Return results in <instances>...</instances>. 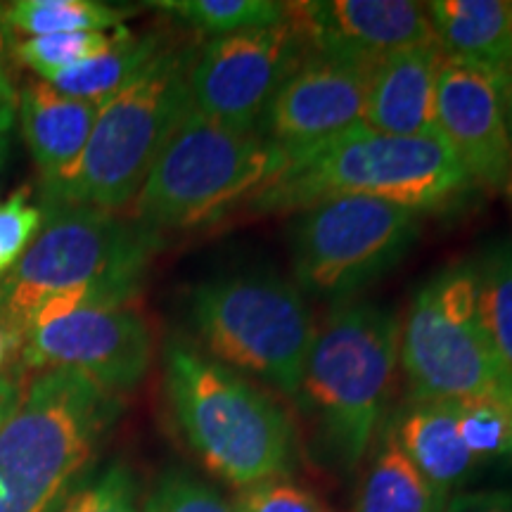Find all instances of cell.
<instances>
[{
  "label": "cell",
  "mask_w": 512,
  "mask_h": 512,
  "mask_svg": "<svg viewBox=\"0 0 512 512\" xmlns=\"http://www.w3.org/2000/svg\"><path fill=\"white\" fill-rule=\"evenodd\" d=\"M128 36H131V29L119 27L114 31H74V34L24 38V41H15L12 60L22 67L34 69L46 81L64 69H72L76 64L110 53Z\"/></svg>",
  "instance_id": "obj_25"
},
{
  "label": "cell",
  "mask_w": 512,
  "mask_h": 512,
  "mask_svg": "<svg viewBox=\"0 0 512 512\" xmlns=\"http://www.w3.org/2000/svg\"><path fill=\"white\" fill-rule=\"evenodd\" d=\"M434 128L477 188H512V147L505 131L501 86L489 74L444 57L434 98Z\"/></svg>",
  "instance_id": "obj_15"
},
{
  "label": "cell",
  "mask_w": 512,
  "mask_h": 512,
  "mask_svg": "<svg viewBox=\"0 0 512 512\" xmlns=\"http://www.w3.org/2000/svg\"><path fill=\"white\" fill-rule=\"evenodd\" d=\"M290 157L259 131H233L190 110L159 152L128 207L150 233L214 226L247 204L285 169Z\"/></svg>",
  "instance_id": "obj_6"
},
{
  "label": "cell",
  "mask_w": 512,
  "mask_h": 512,
  "mask_svg": "<svg viewBox=\"0 0 512 512\" xmlns=\"http://www.w3.org/2000/svg\"><path fill=\"white\" fill-rule=\"evenodd\" d=\"M17 121V100L0 95V166L8 159L10 150V133Z\"/></svg>",
  "instance_id": "obj_35"
},
{
  "label": "cell",
  "mask_w": 512,
  "mask_h": 512,
  "mask_svg": "<svg viewBox=\"0 0 512 512\" xmlns=\"http://www.w3.org/2000/svg\"><path fill=\"white\" fill-rule=\"evenodd\" d=\"M164 392L185 444L226 484L245 489L297 467L299 439L285 408L181 337L164 347Z\"/></svg>",
  "instance_id": "obj_2"
},
{
  "label": "cell",
  "mask_w": 512,
  "mask_h": 512,
  "mask_svg": "<svg viewBox=\"0 0 512 512\" xmlns=\"http://www.w3.org/2000/svg\"><path fill=\"white\" fill-rule=\"evenodd\" d=\"M389 422L401 451L441 496L451 498L475 475L479 463L460 439L456 401H411Z\"/></svg>",
  "instance_id": "obj_19"
},
{
  "label": "cell",
  "mask_w": 512,
  "mask_h": 512,
  "mask_svg": "<svg viewBox=\"0 0 512 512\" xmlns=\"http://www.w3.org/2000/svg\"><path fill=\"white\" fill-rule=\"evenodd\" d=\"M43 209L31 204V188L15 190L0 207V280L8 275L43 228Z\"/></svg>",
  "instance_id": "obj_29"
},
{
  "label": "cell",
  "mask_w": 512,
  "mask_h": 512,
  "mask_svg": "<svg viewBox=\"0 0 512 512\" xmlns=\"http://www.w3.org/2000/svg\"><path fill=\"white\" fill-rule=\"evenodd\" d=\"M235 512H330L320 498L290 477L266 479L238 489Z\"/></svg>",
  "instance_id": "obj_30"
},
{
  "label": "cell",
  "mask_w": 512,
  "mask_h": 512,
  "mask_svg": "<svg viewBox=\"0 0 512 512\" xmlns=\"http://www.w3.org/2000/svg\"><path fill=\"white\" fill-rule=\"evenodd\" d=\"M475 188L439 133L389 136L361 124L292 157L247 209L299 214L332 197H373L425 214L465 200Z\"/></svg>",
  "instance_id": "obj_1"
},
{
  "label": "cell",
  "mask_w": 512,
  "mask_h": 512,
  "mask_svg": "<svg viewBox=\"0 0 512 512\" xmlns=\"http://www.w3.org/2000/svg\"><path fill=\"white\" fill-rule=\"evenodd\" d=\"M53 512H143L138 479L121 460L95 470L91 467Z\"/></svg>",
  "instance_id": "obj_27"
},
{
  "label": "cell",
  "mask_w": 512,
  "mask_h": 512,
  "mask_svg": "<svg viewBox=\"0 0 512 512\" xmlns=\"http://www.w3.org/2000/svg\"><path fill=\"white\" fill-rule=\"evenodd\" d=\"M399 375V318L377 304H339L316 328L297 403L318 451L354 472L384 422Z\"/></svg>",
  "instance_id": "obj_3"
},
{
  "label": "cell",
  "mask_w": 512,
  "mask_h": 512,
  "mask_svg": "<svg viewBox=\"0 0 512 512\" xmlns=\"http://www.w3.org/2000/svg\"><path fill=\"white\" fill-rule=\"evenodd\" d=\"M124 399L69 370L29 377L0 425V512H53L93 467Z\"/></svg>",
  "instance_id": "obj_4"
},
{
  "label": "cell",
  "mask_w": 512,
  "mask_h": 512,
  "mask_svg": "<svg viewBox=\"0 0 512 512\" xmlns=\"http://www.w3.org/2000/svg\"><path fill=\"white\" fill-rule=\"evenodd\" d=\"M505 460H508V467L512 470V437H510V446H508V453H505Z\"/></svg>",
  "instance_id": "obj_37"
},
{
  "label": "cell",
  "mask_w": 512,
  "mask_h": 512,
  "mask_svg": "<svg viewBox=\"0 0 512 512\" xmlns=\"http://www.w3.org/2000/svg\"><path fill=\"white\" fill-rule=\"evenodd\" d=\"M399 366L411 401L512 396V373L479 318L472 261L434 273L413 294L399 320Z\"/></svg>",
  "instance_id": "obj_9"
},
{
  "label": "cell",
  "mask_w": 512,
  "mask_h": 512,
  "mask_svg": "<svg viewBox=\"0 0 512 512\" xmlns=\"http://www.w3.org/2000/svg\"><path fill=\"white\" fill-rule=\"evenodd\" d=\"M204 354L297 399L316 325L302 290L275 273L221 275L188 294Z\"/></svg>",
  "instance_id": "obj_8"
},
{
  "label": "cell",
  "mask_w": 512,
  "mask_h": 512,
  "mask_svg": "<svg viewBox=\"0 0 512 512\" xmlns=\"http://www.w3.org/2000/svg\"><path fill=\"white\" fill-rule=\"evenodd\" d=\"M444 512H512V491H463L448 498Z\"/></svg>",
  "instance_id": "obj_31"
},
{
  "label": "cell",
  "mask_w": 512,
  "mask_h": 512,
  "mask_svg": "<svg viewBox=\"0 0 512 512\" xmlns=\"http://www.w3.org/2000/svg\"><path fill=\"white\" fill-rule=\"evenodd\" d=\"M100 105L57 93L48 81L29 79L17 88L19 131L41 181L62 176L81 157Z\"/></svg>",
  "instance_id": "obj_17"
},
{
  "label": "cell",
  "mask_w": 512,
  "mask_h": 512,
  "mask_svg": "<svg viewBox=\"0 0 512 512\" xmlns=\"http://www.w3.org/2000/svg\"><path fill=\"white\" fill-rule=\"evenodd\" d=\"M508 197H510V202H512V188L508 190Z\"/></svg>",
  "instance_id": "obj_38"
},
{
  "label": "cell",
  "mask_w": 512,
  "mask_h": 512,
  "mask_svg": "<svg viewBox=\"0 0 512 512\" xmlns=\"http://www.w3.org/2000/svg\"><path fill=\"white\" fill-rule=\"evenodd\" d=\"M420 228V211L373 197L313 204L292 226L294 285L323 302H347L399 264Z\"/></svg>",
  "instance_id": "obj_10"
},
{
  "label": "cell",
  "mask_w": 512,
  "mask_h": 512,
  "mask_svg": "<svg viewBox=\"0 0 512 512\" xmlns=\"http://www.w3.org/2000/svg\"><path fill=\"white\" fill-rule=\"evenodd\" d=\"M152 8L209 38L275 27L287 19V3L275 0H159Z\"/></svg>",
  "instance_id": "obj_23"
},
{
  "label": "cell",
  "mask_w": 512,
  "mask_h": 512,
  "mask_svg": "<svg viewBox=\"0 0 512 512\" xmlns=\"http://www.w3.org/2000/svg\"><path fill=\"white\" fill-rule=\"evenodd\" d=\"M370 69L306 53L268 102L256 131L297 157L366 121Z\"/></svg>",
  "instance_id": "obj_13"
},
{
  "label": "cell",
  "mask_w": 512,
  "mask_h": 512,
  "mask_svg": "<svg viewBox=\"0 0 512 512\" xmlns=\"http://www.w3.org/2000/svg\"><path fill=\"white\" fill-rule=\"evenodd\" d=\"M169 46L171 43H166L155 31L143 36L131 34L110 53L76 64L72 69H64L46 81L57 93L102 105L128 86L140 72H145Z\"/></svg>",
  "instance_id": "obj_21"
},
{
  "label": "cell",
  "mask_w": 512,
  "mask_h": 512,
  "mask_svg": "<svg viewBox=\"0 0 512 512\" xmlns=\"http://www.w3.org/2000/svg\"><path fill=\"white\" fill-rule=\"evenodd\" d=\"M12 48H15V34H12L8 22H5V5L0 3V95L17 100V86L10 72Z\"/></svg>",
  "instance_id": "obj_32"
},
{
  "label": "cell",
  "mask_w": 512,
  "mask_h": 512,
  "mask_svg": "<svg viewBox=\"0 0 512 512\" xmlns=\"http://www.w3.org/2000/svg\"><path fill=\"white\" fill-rule=\"evenodd\" d=\"M501 100H503L505 131H508V140H510V147H512V81H508L501 88Z\"/></svg>",
  "instance_id": "obj_36"
},
{
  "label": "cell",
  "mask_w": 512,
  "mask_h": 512,
  "mask_svg": "<svg viewBox=\"0 0 512 512\" xmlns=\"http://www.w3.org/2000/svg\"><path fill=\"white\" fill-rule=\"evenodd\" d=\"M479 318L512 373V242L496 240L484 249L475 264Z\"/></svg>",
  "instance_id": "obj_24"
},
{
  "label": "cell",
  "mask_w": 512,
  "mask_h": 512,
  "mask_svg": "<svg viewBox=\"0 0 512 512\" xmlns=\"http://www.w3.org/2000/svg\"><path fill=\"white\" fill-rule=\"evenodd\" d=\"M458 432L477 463L505 458L512 437V396L486 394L456 401Z\"/></svg>",
  "instance_id": "obj_26"
},
{
  "label": "cell",
  "mask_w": 512,
  "mask_h": 512,
  "mask_svg": "<svg viewBox=\"0 0 512 512\" xmlns=\"http://www.w3.org/2000/svg\"><path fill=\"white\" fill-rule=\"evenodd\" d=\"M287 19L309 53L373 69L384 57L434 38L427 5L415 0H302Z\"/></svg>",
  "instance_id": "obj_14"
},
{
  "label": "cell",
  "mask_w": 512,
  "mask_h": 512,
  "mask_svg": "<svg viewBox=\"0 0 512 512\" xmlns=\"http://www.w3.org/2000/svg\"><path fill=\"white\" fill-rule=\"evenodd\" d=\"M143 512H235L219 489L183 470H169L157 479L143 503Z\"/></svg>",
  "instance_id": "obj_28"
},
{
  "label": "cell",
  "mask_w": 512,
  "mask_h": 512,
  "mask_svg": "<svg viewBox=\"0 0 512 512\" xmlns=\"http://www.w3.org/2000/svg\"><path fill=\"white\" fill-rule=\"evenodd\" d=\"M368 453L354 512H444L448 498L401 451L389 418H384Z\"/></svg>",
  "instance_id": "obj_20"
},
{
  "label": "cell",
  "mask_w": 512,
  "mask_h": 512,
  "mask_svg": "<svg viewBox=\"0 0 512 512\" xmlns=\"http://www.w3.org/2000/svg\"><path fill=\"white\" fill-rule=\"evenodd\" d=\"M24 337L17 335L10 325L0 320V375L19 368V356H22Z\"/></svg>",
  "instance_id": "obj_34"
},
{
  "label": "cell",
  "mask_w": 512,
  "mask_h": 512,
  "mask_svg": "<svg viewBox=\"0 0 512 512\" xmlns=\"http://www.w3.org/2000/svg\"><path fill=\"white\" fill-rule=\"evenodd\" d=\"M306 53L290 19L275 27L209 38L190 62L192 110L233 131H256L268 102Z\"/></svg>",
  "instance_id": "obj_11"
},
{
  "label": "cell",
  "mask_w": 512,
  "mask_h": 512,
  "mask_svg": "<svg viewBox=\"0 0 512 512\" xmlns=\"http://www.w3.org/2000/svg\"><path fill=\"white\" fill-rule=\"evenodd\" d=\"M155 339L140 311L128 306L83 309L29 332L19 368L24 373L69 370L107 392L138 387L152 366Z\"/></svg>",
  "instance_id": "obj_12"
},
{
  "label": "cell",
  "mask_w": 512,
  "mask_h": 512,
  "mask_svg": "<svg viewBox=\"0 0 512 512\" xmlns=\"http://www.w3.org/2000/svg\"><path fill=\"white\" fill-rule=\"evenodd\" d=\"M425 5L444 57L489 74L501 88L512 81L510 0H432Z\"/></svg>",
  "instance_id": "obj_18"
},
{
  "label": "cell",
  "mask_w": 512,
  "mask_h": 512,
  "mask_svg": "<svg viewBox=\"0 0 512 512\" xmlns=\"http://www.w3.org/2000/svg\"><path fill=\"white\" fill-rule=\"evenodd\" d=\"M131 10L100 0H15L5 5V22L12 34L50 36L74 31H114L124 27Z\"/></svg>",
  "instance_id": "obj_22"
},
{
  "label": "cell",
  "mask_w": 512,
  "mask_h": 512,
  "mask_svg": "<svg viewBox=\"0 0 512 512\" xmlns=\"http://www.w3.org/2000/svg\"><path fill=\"white\" fill-rule=\"evenodd\" d=\"M38 238L0 280V320L29 337L38 306L76 287H98L133 304L162 235L131 219L88 207L43 209Z\"/></svg>",
  "instance_id": "obj_7"
},
{
  "label": "cell",
  "mask_w": 512,
  "mask_h": 512,
  "mask_svg": "<svg viewBox=\"0 0 512 512\" xmlns=\"http://www.w3.org/2000/svg\"><path fill=\"white\" fill-rule=\"evenodd\" d=\"M27 375L29 373H24L22 368L0 375V425L15 411L19 396H22L24 387H27Z\"/></svg>",
  "instance_id": "obj_33"
},
{
  "label": "cell",
  "mask_w": 512,
  "mask_h": 512,
  "mask_svg": "<svg viewBox=\"0 0 512 512\" xmlns=\"http://www.w3.org/2000/svg\"><path fill=\"white\" fill-rule=\"evenodd\" d=\"M192 57V48L169 46L145 72L102 102L72 169L38 181V207H88L110 214L131 207L159 152L192 110Z\"/></svg>",
  "instance_id": "obj_5"
},
{
  "label": "cell",
  "mask_w": 512,
  "mask_h": 512,
  "mask_svg": "<svg viewBox=\"0 0 512 512\" xmlns=\"http://www.w3.org/2000/svg\"><path fill=\"white\" fill-rule=\"evenodd\" d=\"M444 64L439 43L413 46L384 57L370 69L366 121L373 131L389 136H430L434 98Z\"/></svg>",
  "instance_id": "obj_16"
}]
</instances>
